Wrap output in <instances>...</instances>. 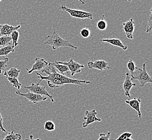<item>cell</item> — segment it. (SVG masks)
<instances>
[{"mask_svg":"<svg viewBox=\"0 0 152 140\" xmlns=\"http://www.w3.org/2000/svg\"><path fill=\"white\" fill-rule=\"evenodd\" d=\"M96 26L100 30H105L107 27V23L104 19V15H102V18L100 20H99L96 23Z\"/></svg>","mask_w":152,"mask_h":140,"instance_id":"24","label":"cell"},{"mask_svg":"<svg viewBox=\"0 0 152 140\" xmlns=\"http://www.w3.org/2000/svg\"><path fill=\"white\" fill-rule=\"evenodd\" d=\"M88 67L90 69H95L100 71L109 70L110 69L109 64L104 60H97L94 61H92V58L91 61H88Z\"/></svg>","mask_w":152,"mask_h":140,"instance_id":"10","label":"cell"},{"mask_svg":"<svg viewBox=\"0 0 152 140\" xmlns=\"http://www.w3.org/2000/svg\"><path fill=\"white\" fill-rule=\"evenodd\" d=\"M8 61L9 58L7 57L4 58L3 60H0V74H2L3 70H5V69L8 67L7 63Z\"/></svg>","mask_w":152,"mask_h":140,"instance_id":"27","label":"cell"},{"mask_svg":"<svg viewBox=\"0 0 152 140\" xmlns=\"http://www.w3.org/2000/svg\"><path fill=\"white\" fill-rule=\"evenodd\" d=\"M15 94L18 96L25 97L30 102H32L33 104H37L39 102L44 101L47 100V96H42L38 95V94L33 93L32 92H29L28 90H27V92L26 93H22L20 92V90H17L15 92Z\"/></svg>","mask_w":152,"mask_h":140,"instance_id":"7","label":"cell"},{"mask_svg":"<svg viewBox=\"0 0 152 140\" xmlns=\"http://www.w3.org/2000/svg\"><path fill=\"white\" fill-rule=\"evenodd\" d=\"M53 28V34L51 35L47 36L45 38V41L43 44V45L48 44L50 45L52 47L53 50H56L57 49L61 47H71L75 49H78V47H75L69 42V41H66L64 39L61 38L59 36L55 31V29L54 27Z\"/></svg>","mask_w":152,"mask_h":140,"instance_id":"2","label":"cell"},{"mask_svg":"<svg viewBox=\"0 0 152 140\" xmlns=\"http://www.w3.org/2000/svg\"><path fill=\"white\" fill-rule=\"evenodd\" d=\"M132 140H133V139H132Z\"/></svg>","mask_w":152,"mask_h":140,"instance_id":"35","label":"cell"},{"mask_svg":"<svg viewBox=\"0 0 152 140\" xmlns=\"http://www.w3.org/2000/svg\"><path fill=\"white\" fill-rule=\"evenodd\" d=\"M127 67L128 68L129 71V73H130L129 75L132 74L137 69V67L135 66L134 62L133 61L132 59L129 60L128 63H127Z\"/></svg>","mask_w":152,"mask_h":140,"instance_id":"25","label":"cell"},{"mask_svg":"<svg viewBox=\"0 0 152 140\" xmlns=\"http://www.w3.org/2000/svg\"><path fill=\"white\" fill-rule=\"evenodd\" d=\"M59 9L61 10L67 12V13L72 18H79L82 20H84V19L92 20L93 19V14L91 12H85L81 10L70 9L64 5L60 6Z\"/></svg>","mask_w":152,"mask_h":140,"instance_id":"4","label":"cell"},{"mask_svg":"<svg viewBox=\"0 0 152 140\" xmlns=\"http://www.w3.org/2000/svg\"><path fill=\"white\" fill-rule=\"evenodd\" d=\"M44 128L47 131H54L56 129V125L53 121L49 120L44 123Z\"/></svg>","mask_w":152,"mask_h":140,"instance_id":"20","label":"cell"},{"mask_svg":"<svg viewBox=\"0 0 152 140\" xmlns=\"http://www.w3.org/2000/svg\"><path fill=\"white\" fill-rule=\"evenodd\" d=\"M42 72L46 73L47 76H43L41 74V73L36 72V74L37 75V78L40 79V81L38 82L39 84H40V82L42 80H47L49 79H57L59 82H61V84L63 86L65 84H74V85L82 86V84H90V85L92 84V82L90 81L72 79L68 77L67 76L63 75L60 73H58L56 71L55 68L53 67V66L51 63H49L47 68L44 70H43Z\"/></svg>","mask_w":152,"mask_h":140,"instance_id":"1","label":"cell"},{"mask_svg":"<svg viewBox=\"0 0 152 140\" xmlns=\"http://www.w3.org/2000/svg\"><path fill=\"white\" fill-rule=\"evenodd\" d=\"M51 64L53 66V67L55 68V69L59 71L60 74H61L64 75V73H68L69 71L68 67L64 65L57 64L55 61L52 63Z\"/></svg>","mask_w":152,"mask_h":140,"instance_id":"19","label":"cell"},{"mask_svg":"<svg viewBox=\"0 0 152 140\" xmlns=\"http://www.w3.org/2000/svg\"><path fill=\"white\" fill-rule=\"evenodd\" d=\"M134 22L133 18H131L123 23V29L126 34V37L130 39H133L134 38L133 32L134 31Z\"/></svg>","mask_w":152,"mask_h":140,"instance_id":"11","label":"cell"},{"mask_svg":"<svg viewBox=\"0 0 152 140\" xmlns=\"http://www.w3.org/2000/svg\"><path fill=\"white\" fill-rule=\"evenodd\" d=\"M20 28V25L14 26L7 24H0V36H10L12 32L14 31H17Z\"/></svg>","mask_w":152,"mask_h":140,"instance_id":"14","label":"cell"},{"mask_svg":"<svg viewBox=\"0 0 152 140\" xmlns=\"http://www.w3.org/2000/svg\"><path fill=\"white\" fill-rule=\"evenodd\" d=\"M0 2H1V0H0Z\"/></svg>","mask_w":152,"mask_h":140,"instance_id":"34","label":"cell"},{"mask_svg":"<svg viewBox=\"0 0 152 140\" xmlns=\"http://www.w3.org/2000/svg\"><path fill=\"white\" fill-rule=\"evenodd\" d=\"M125 102L126 104L129 105L131 108L134 109L137 112V116L139 119H141V112L140 111V104L141 100L140 99H137L134 98L132 99L125 100Z\"/></svg>","mask_w":152,"mask_h":140,"instance_id":"13","label":"cell"},{"mask_svg":"<svg viewBox=\"0 0 152 140\" xmlns=\"http://www.w3.org/2000/svg\"><path fill=\"white\" fill-rule=\"evenodd\" d=\"M152 8L150 10V14L147 18V26L146 33H149L151 31L152 28Z\"/></svg>","mask_w":152,"mask_h":140,"instance_id":"26","label":"cell"},{"mask_svg":"<svg viewBox=\"0 0 152 140\" xmlns=\"http://www.w3.org/2000/svg\"><path fill=\"white\" fill-rule=\"evenodd\" d=\"M102 42L111 44L115 47H119L121 48L123 50H126L127 49V47L123 44L122 42L119 38H102L101 39Z\"/></svg>","mask_w":152,"mask_h":140,"instance_id":"15","label":"cell"},{"mask_svg":"<svg viewBox=\"0 0 152 140\" xmlns=\"http://www.w3.org/2000/svg\"><path fill=\"white\" fill-rule=\"evenodd\" d=\"M111 132L108 131L107 134L104 133H100L99 137L98 140H110V137L111 136Z\"/></svg>","mask_w":152,"mask_h":140,"instance_id":"30","label":"cell"},{"mask_svg":"<svg viewBox=\"0 0 152 140\" xmlns=\"http://www.w3.org/2000/svg\"><path fill=\"white\" fill-rule=\"evenodd\" d=\"M6 78L14 88H17L18 90H20L22 84L19 82L18 79L14 78H9V77H6Z\"/></svg>","mask_w":152,"mask_h":140,"instance_id":"22","label":"cell"},{"mask_svg":"<svg viewBox=\"0 0 152 140\" xmlns=\"http://www.w3.org/2000/svg\"><path fill=\"white\" fill-rule=\"evenodd\" d=\"M97 112L95 109L92 111H86L85 112V116L83 117L85 121L83 123V127L86 128L88 125L95 122H101L102 119L96 117Z\"/></svg>","mask_w":152,"mask_h":140,"instance_id":"8","label":"cell"},{"mask_svg":"<svg viewBox=\"0 0 152 140\" xmlns=\"http://www.w3.org/2000/svg\"><path fill=\"white\" fill-rule=\"evenodd\" d=\"M49 63L46 61H45L44 59L41 58H36L35 62L32 65L31 69H26L28 74H31L34 71H42L43 70L45 69L47 66H48Z\"/></svg>","mask_w":152,"mask_h":140,"instance_id":"9","label":"cell"},{"mask_svg":"<svg viewBox=\"0 0 152 140\" xmlns=\"http://www.w3.org/2000/svg\"><path fill=\"white\" fill-rule=\"evenodd\" d=\"M22 136L19 133H14V131L9 132L2 140H21Z\"/></svg>","mask_w":152,"mask_h":140,"instance_id":"18","label":"cell"},{"mask_svg":"<svg viewBox=\"0 0 152 140\" xmlns=\"http://www.w3.org/2000/svg\"><path fill=\"white\" fill-rule=\"evenodd\" d=\"M136 84L132 82V78L129 75V73H126V77L124 82H123V88L125 92V96L129 98L131 97L130 91L133 86H135Z\"/></svg>","mask_w":152,"mask_h":140,"instance_id":"12","label":"cell"},{"mask_svg":"<svg viewBox=\"0 0 152 140\" xmlns=\"http://www.w3.org/2000/svg\"><path fill=\"white\" fill-rule=\"evenodd\" d=\"M80 34L83 38H87L91 36V31L88 28H84L81 30Z\"/></svg>","mask_w":152,"mask_h":140,"instance_id":"28","label":"cell"},{"mask_svg":"<svg viewBox=\"0 0 152 140\" xmlns=\"http://www.w3.org/2000/svg\"><path fill=\"white\" fill-rule=\"evenodd\" d=\"M132 136V133L126 131V132L123 133V134L120 135V136L118 137L115 140H124L125 139H126V138L131 137Z\"/></svg>","mask_w":152,"mask_h":140,"instance_id":"29","label":"cell"},{"mask_svg":"<svg viewBox=\"0 0 152 140\" xmlns=\"http://www.w3.org/2000/svg\"><path fill=\"white\" fill-rule=\"evenodd\" d=\"M57 64L64 65L66 66L70 71L71 76H73L76 73H79L82 71V68H84V65L80 64L78 63L75 61L71 59L67 61H55Z\"/></svg>","mask_w":152,"mask_h":140,"instance_id":"6","label":"cell"},{"mask_svg":"<svg viewBox=\"0 0 152 140\" xmlns=\"http://www.w3.org/2000/svg\"><path fill=\"white\" fill-rule=\"evenodd\" d=\"M24 88H26V90H28L30 92H32L33 93L36 94L40 95L42 96H47L50 98L51 102H55V100L53 99V98L52 96H51L50 94L48 93V90H46L45 87L44 86L40 85V84L37 83H32L31 85L28 86H24Z\"/></svg>","mask_w":152,"mask_h":140,"instance_id":"5","label":"cell"},{"mask_svg":"<svg viewBox=\"0 0 152 140\" xmlns=\"http://www.w3.org/2000/svg\"><path fill=\"white\" fill-rule=\"evenodd\" d=\"M20 36V33L18 32V31H14L12 32V34L10 35V37L12 38V45L14 46V48L17 47L18 45V39L19 38Z\"/></svg>","mask_w":152,"mask_h":140,"instance_id":"21","label":"cell"},{"mask_svg":"<svg viewBox=\"0 0 152 140\" xmlns=\"http://www.w3.org/2000/svg\"><path fill=\"white\" fill-rule=\"evenodd\" d=\"M3 117H2V116L1 113L0 112V129L4 133H6L7 131H6V129L3 127Z\"/></svg>","mask_w":152,"mask_h":140,"instance_id":"31","label":"cell"},{"mask_svg":"<svg viewBox=\"0 0 152 140\" xmlns=\"http://www.w3.org/2000/svg\"><path fill=\"white\" fill-rule=\"evenodd\" d=\"M132 139L131 137H129V138H126V139H125L124 140H132Z\"/></svg>","mask_w":152,"mask_h":140,"instance_id":"33","label":"cell"},{"mask_svg":"<svg viewBox=\"0 0 152 140\" xmlns=\"http://www.w3.org/2000/svg\"><path fill=\"white\" fill-rule=\"evenodd\" d=\"M12 38L10 36H0V47H4L10 43Z\"/></svg>","mask_w":152,"mask_h":140,"instance_id":"23","label":"cell"},{"mask_svg":"<svg viewBox=\"0 0 152 140\" xmlns=\"http://www.w3.org/2000/svg\"><path fill=\"white\" fill-rule=\"evenodd\" d=\"M148 63L147 61L142 64V69L137 67L133 73L130 75L132 80H137L139 82L140 87H143L147 83H152V79L148 73L147 72L146 65Z\"/></svg>","mask_w":152,"mask_h":140,"instance_id":"3","label":"cell"},{"mask_svg":"<svg viewBox=\"0 0 152 140\" xmlns=\"http://www.w3.org/2000/svg\"><path fill=\"white\" fill-rule=\"evenodd\" d=\"M14 47L12 43H10L6 46L1 47L0 48V56H8L10 53L14 52Z\"/></svg>","mask_w":152,"mask_h":140,"instance_id":"16","label":"cell"},{"mask_svg":"<svg viewBox=\"0 0 152 140\" xmlns=\"http://www.w3.org/2000/svg\"><path fill=\"white\" fill-rule=\"evenodd\" d=\"M24 140H41V139H35L34 138L33 135H30L29 136V137L28 139H25Z\"/></svg>","mask_w":152,"mask_h":140,"instance_id":"32","label":"cell"},{"mask_svg":"<svg viewBox=\"0 0 152 140\" xmlns=\"http://www.w3.org/2000/svg\"><path fill=\"white\" fill-rule=\"evenodd\" d=\"M20 70H18L16 68L12 67L8 71H5L4 73H3V75L5 76L6 77L14 78H17L18 79V76L20 75Z\"/></svg>","mask_w":152,"mask_h":140,"instance_id":"17","label":"cell"}]
</instances>
